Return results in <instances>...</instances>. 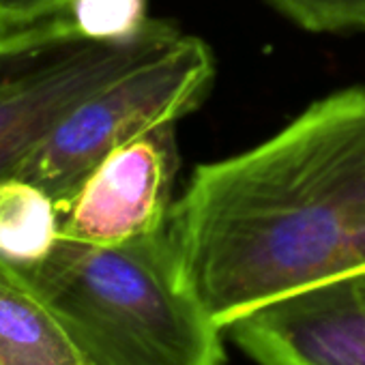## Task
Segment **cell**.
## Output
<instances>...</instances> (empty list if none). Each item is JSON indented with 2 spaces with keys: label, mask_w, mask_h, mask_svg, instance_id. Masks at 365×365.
<instances>
[{
  "label": "cell",
  "mask_w": 365,
  "mask_h": 365,
  "mask_svg": "<svg viewBox=\"0 0 365 365\" xmlns=\"http://www.w3.org/2000/svg\"><path fill=\"white\" fill-rule=\"evenodd\" d=\"M165 235L182 282L224 331L365 273V88L333 93L262 144L198 165Z\"/></svg>",
  "instance_id": "6da1fadb"
},
{
  "label": "cell",
  "mask_w": 365,
  "mask_h": 365,
  "mask_svg": "<svg viewBox=\"0 0 365 365\" xmlns=\"http://www.w3.org/2000/svg\"><path fill=\"white\" fill-rule=\"evenodd\" d=\"M7 275L48 305L84 365L226 361L224 329L182 282L165 228L120 245L61 237L39 264Z\"/></svg>",
  "instance_id": "7a4b0ae2"
},
{
  "label": "cell",
  "mask_w": 365,
  "mask_h": 365,
  "mask_svg": "<svg viewBox=\"0 0 365 365\" xmlns=\"http://www.w3.org/2000/svg\"><path fill=\"white\" fill-rule=\"evenodd\" d=\"M213 76L211 48L168 24L142 61L76 103L16 176L63 207L116 146L172 127L198 108Z\"/></svg>",
  "instance_id": "3957f363"
},
{
  "label": "cell",
  "mask_w": 365,
  "mask_h": 365,
  "mask_svg": "<svg viewBox=\"0 0 365 365\" xmlns=\"http://www.w3.org/2000/svg\"><path fill=\"white\" fill-rule=\"evenodd\" d=\"M165 26L148 20L133 37L97 41L61 14L26 29L0 56V178L16 176L78 101L142 61Z\"/></svg>",
  "instance_id": "277c9868"
},
{
  "label": "cell",
  "mask_w": 365,
  "mask_h": 365,
  "mask_svg": "<svg viewBox=\"0 0 365 365\" xmlns=\"http://www.w3.org/2000/svg\"><path fill=\"white\" fill-rule=\"evenodd\" d=\"M228 331L258 365H365V273L269 303Z\"/></svg>",
  "instance_id": "5b68a950"
},
{
  "label": "cell",
  "mask_w": 365,
  "mask_h": 365,
  "mask_svg": "<svg viewBox=\"0 0 365 365\" xmlns=\"http://www.w3.org/2000/svg\"><path fill=\"white\" fill-rule=\"evenodd\" d=\"M170 129L116 146L58 207L61 237L91 245H120L161 232L170 213Z\"/></svg>",
  "instance_id": "8992f818"
},
{
  "label": "cell",
  "mask_w": 365,
  "mask_h": 365,
  "mask_svg": "<svg viewBox=\"0 0 365 365\" xmlns=\"http://www.w3.org/2000/svg\"><path fill=\"white\" fill-rule=\"evenodd\" d=\"M0 365H84L48 305L0 271Z\"/></svg>",
  "instance_id": "52a82bcc"
},
{
  "label": "cell",
  "mask_w": 365,
  "mask_h": 365,
  "mask_svg": "<svg viewBox=\"0 0 365 365\" xmlns=\"http://www.w3.org/2000/svg\"><path fill=\"white\" fill-rule=\"evenodd\" d=\"M58 239L54 198L24 176L0 178V271L20 273L39 264Z\"/></svg>",
  "instance_id": "ba28073f"
},
{
  "label": "cell",
  "mask_w": 365,
  "mask_h": 365,
  "mask_svg": "<svg viewBox=\"0 0 365 365\" xmlns=\"http://www.w3.org/2000/svg\"><path fill=\"white\" fill-rule=\"evenodd\" d=\"M65 14L82 37L97 41L133 37L148 22L146 0H71Z\"/></svg>",
  "instance_id": "9c48e42d"
},
{
  "label": "cell",
  "mask_w": 365,
  "mask_h": 365,
  "mask_svg": "<svg viewBox=\"0 0 365 365\" xmlns=\"http://www.w3.org/2000/svg\"><path fill=\"white\" fill-rule=\"evenodd\" d=\"M267 3L314 33L365 29V0H267Z\"/></svg>",
  "instance_id": "30bf717a"
},
{
  "label": "cell",
  "mask_w": 365,
  "mask_h": 365,
  "mask_svg": "<svg viewBox=\"0 0 365 365\" xmlns=\"http://www.w3.org/2000/svg\"><path fill=\"white\" fill-rule=\"evenodd\" d=\"M69 5L71 0H0V37L52 20Z\"/></svg>",
  "instance_id": "8fae6325"
},
{
  "label": "cell",
  "mask_w": 365,
  "mask_h": 365,
  "mask_svg": "<svg viewBox=\"0 0 365 365\" xmlns=\"http://www.w3.org/2000/svg\"><path fill=\"white\" fill-rule=\"evenodd\" d=\"M26 31V29H24ZM24 31H18V33H11V35H3L0 37V56H3L7 50H11L18 41H20V37L24 35Z\"/></svg>",
  "instance_id": "7c38bea8"
}]
</instances>
